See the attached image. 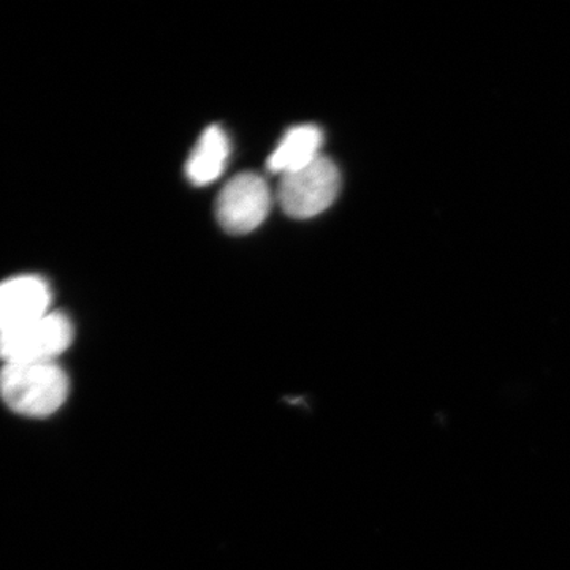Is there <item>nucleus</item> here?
<instances>
[{
  "label": "nucleus",
  "mask_w": 570,
  "mask_h": 570,
  "mask_svg": "<svg viewBox=\"0 0 570 570\" xmlns=\"http://www.w3.org/2000/svg\"><path fill=\"white\" fill-rule=\"evenodd\" d=\"M69 392V377L56 362L3 365L0 370V397L17 414L48 417L63 406Z\"/></svg>",
  "instance_id": "obj_1"
},
{
  "label": "nucleus",
  "mask_w": 570,
  "mask_h": 570,
  "mask_svg": "<svg viewBox=\"0 0 570 570\" xmlns=\"http://www.w3.org/2000/svg\"><path fill=\"white\" fill-rule=\"evenodd\" d=\"M75 328L61 313H48L0 335V360L6 365L52 363L70 347Z\"/></svg>",
  "instance_id": "obj_2"
},
{
  "label": "nucleus",
  "mask_w": 570,
  "mask_h": 570,
  "mask_svg": "<svg viewBox=\"0 0 570 570\" xmlns=\"http://www.w3.org/2000/svg\"><path fill=\"white\" fill-rule=\"evenodd\" d=\"M340 189V170L328 157L321 156L302 170L281 176L277 198L287 216L309 219L330 208Z\"/></svg>",
  "instance_id": "obj_3"
},
{
  "label": "nucleus",
  "mask_w": 570,
  "mask_h": 570,
  "mask_svg": "<svg viewBox=\"0 0 570 570\" xmlns=\"http://www.w3.org/2000/svg\"><path fill=\"white\" fill-rule=\"evenodd\" d=\"M272 208V190L261 175L242 174L230 179L216 200L220 227L232 235H246L261 227Z\"/></svg>",
  "instance_id": "obj_4"
},
{
  "label": "nucleus",
  "mask_w": 570,
  "mask_h": 570,
  "mask_svg": "<svg viewBox=\"0 0 570 570\" xmlns=\"http://www.w3.org/2000/svg\"><path fill=\"white\" fill-rule=\"evenodd\" d=\"M51 291L39 276H18L0 284V335L50 313Z\"/></svg>",
  "instance_id": "obj_5"
},
{
  "label": "nucleus",
  "mask_w": 570,
  "mask_h": 570,
  "mask_svg": "<svg viewBox=\"0 0 570 570\" xmlns=\"http://www.w3.org/2000/svg\"><path fill=\"white\" fill-rule=\"evenodd\" d=\"M322 145H324V134L317 126L303 124V126L292 127L269 156L266 163L268 170L279 176L302 170L322 156Z\"/></svg>",
  "instance_id": "obj_6"
},
{
  "label": "nucleus",
  "mask_w": 570,
  "mask_h": 570,
  "mask_svg": "<svg viewBox=\"0 0 570 570\" xmlns=\"http://www.w3.org/2000/svg\"><path fill=\"white\" fill-rule=\"evenodd\" d=\"M230 157V141L219 126L202 134L186 164L187 179L197 187L209 186L224 174Z\"/></svg>",
  "instance_id": "obj_7"
}]
</instances>
